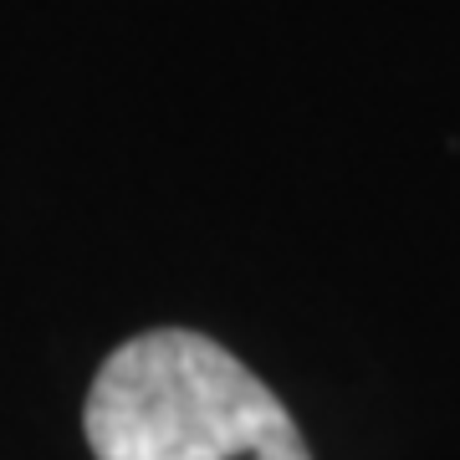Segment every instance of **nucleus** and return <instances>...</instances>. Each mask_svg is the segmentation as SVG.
Listing matches in <instances>:
<instances>
[{
  "mask_svg": "<svg viewBox=\"0 0 460 460\" xmlns=\"http://www.w3.org/2000/svg\"><path fill=\"white\" fill-rule=\"evenodd\" d=\"M93 460H313L261 378L190 328H154L108 353L87 389Z\"/></svg>",
  "mask_w": 460,
  "mask_h": 460,
  "instance_id": "obj_1",
  "label": "nucleus"
}]
</instances>
